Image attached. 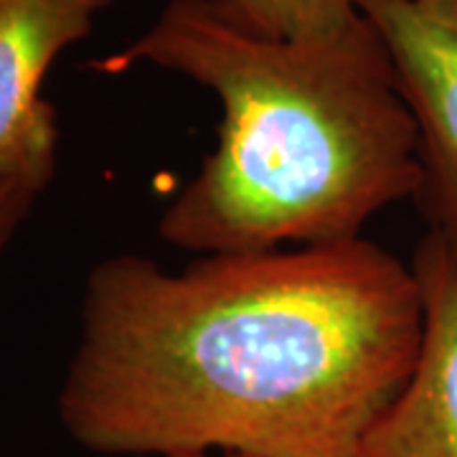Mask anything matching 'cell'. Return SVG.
<instances>
[{
    "label": "cell",
    "mask_w": 457,
    "mask_h": 457,
    "mask_svg": "<svg viewBox=\"0 0 457 457\" xmlns=\"http://www.w3.org/2000/svg\"><path fill=\"white\" fill-rule=\"evenodd\" d=\"M191 457H212V455H191ZM224 457H237V455H224Z\"/></svg>",
    "instance_id": "9c48e42d"
},
{
    "label": "cell",
    "mask_w": 457,
    "mask_h": 457,
    "mask_svg": "<svg viewBox=\"0 0 457 457\" xmlns=\"http://www.w3.org/2000/svg\"><path fill=\"white\" fill-rule=\"evenodd\" d=\"M414 270L369 239L120 254L87 275L59 417L99 455L361 457L422 351Z\"/></svg>",
    "instance_id": "6da1fadb"
},
{
    "label": "cell",
    "mask_w": 457,
    "mask_h": 457,
    "mask_svg": "<svg viewBox=\"0 0 457 457\" xmlns=\"http://www.w3.org/2000/svg\"><path fill=\"white\" fill-rule=\"evenodd\" d=\"M114 0H0V180L41 194L56 170V110L46 74Z\"/></svg>",
    "instance_id": "3957f363"
},
{
    "label": "cell",
    "mask_w": 457,
    "mask_h": 457,
    "mask_svg": "<svg viewBox=\"0 0 457 457\" xmlns=\"http://www.w3.org/2000/svg\"><path fill=\"white\" fill-rule=\"evenodd\" d=\"M396 69V84L420 130L417 204L457 264V31L411 0H359Z\"/></svg>",
    "instance_id": "277c9868"
},
{
    "label": "cell",
    "mask_w": 457,
    "mask_h": 457,
    "mask_svg": "<svg viewBox=\"0 0 457 457\" xmlns=\"http://www.w3.org/2000/svg\"><path fill=\"white\" fill-rule=\"evenodd\" d=\"M260 31L278 38H318L343 31L361 16L359 0H231Z\"/></svg>",
    "instance_id": "8992f818"
},
{
    "label": "cell",
    "mask_w": 457,
    "mask_h": 457,
    "mask_svg": "<svg viewBox=\"0 0 457 457\" xmlns=\"http://www.w3.org/2000/svg\"><path fill=\"white\" fill-rule=\"evenodd\" d=\"M150 64L212 89L219 143L161 216L168 245L267 252L361 239L386 206L417 196L420 130L392 54L361 13L318 38H278L231 0H170L130 46L89 66Z\"/></svg>",
    "instance_id": "7a4b0ae2"
},
{
    "label": "cell",
    "mask_w": 457,
    "mask_h": 457,
    "mask_svg": "<svg viewBox=\"0 0 457 457\" xmlns=\"http://www.w3.org/2000/svg\"><path fill=\"white\" fill-rule=\"evenodd\" d=\"M422 13L457 31V0H411Z\"/></svg>",
    "instance_id": "ba28073f"
},
{
    "label": "cell",
    "mask_w": 457,
    "mask_h": 457,
    "mask_svg": "<svg viewBox=\"0 0 457 457\" xmlns=\"http://www.w3.org/2000/svg\"><path fill=\"white\" fill-rule=\"evenodd\" d=\"M411 270L425 305L422 351L361 457H457V264L437 234L420 242Z\"/></svg>",
    "instance_id": "5b68a950"
},
{
    "label": "cell",
    "mask_w": 457,
    "mask_h": 457,
    "mask_svg": "<svg viewBox=\"0 0 457 457\" xmlns=\"http://www.w3.org/2000/svg\"><path fill=\"white\" fill-rule=\"evenodd\" d=\"M36 198L38 194L29 186L13 183V180H0V262L5 257L18 228L29 219Z\"/></svg>",
    "instance_id": "52a82bcc"
}]
</instances>
